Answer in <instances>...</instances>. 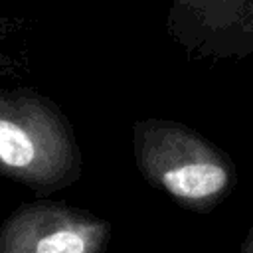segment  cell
Returning <instances> with one entry per match:
<instances>
[{"label":"cell","instance_id":"cell-5","mask_svg":"<svg viewBox=\"0 0 253 253\" xmlns=\"http://www.w3.org/2000/svg\"><path fill=\"white\" fill-rule=\"evenodd\" d=\"M239 253H253V225H251V229L247 231V235H245V239H243V243H241Z\"/></svg>","mask_w":253,"mask_h":253},{"label":"cell","instance_id":"cell-2","mask_svg":"<svg viewBox=\"0 0 253 253\" xmlns=\"http://www.w3.org/2000/svg\"><path fill=\"white\" fill-rule=\"evenodd\" d=\"M81 174L83 154L63 111L34 89H0V176L49 194Z\"/></svg>","mask_w":253,"mask_h":253},{"label":"cell","instance_id":"cell-4","mask_svg":"<svg viewBox=\"0 0 253 253\" xmlns=\"http://www.w3.org/2000/svg\"><path fill=\"white\" fill-rule=\"evenodd\" d=\"M168 34L200 57L253 53V0H168Z\"/></svg>","mask_w":253,"mask_h":253},{"label":"cell","instance_id":"cell-1","mask_svg":"<svg viewBox=\"0 0 253 253\" xmlns=\"http://www.w3.org/2000/svg\"><path fill=\"white\" fill-rule=\"evenodd\" d=\"M132 156L136 170L150 186L196 213L215 210L237 184L231 156L178 121H136L132 125Z\"/></svg>","mask_w":253,"mask_h":253},{"label":"cell","instance_id":"cell-3","mask_svg":"<svg viewBox=\"0 0 253 253\" xmlns=\"http://www.w3.org/2000/svg\"><path fill=\"white\" fill-rule=\"evenodd\" d=\"M111 223L59 200L20 204L0 223V253H107Z\"/></svg>","mask_w":253,"mask_h":253}]
</instances>
